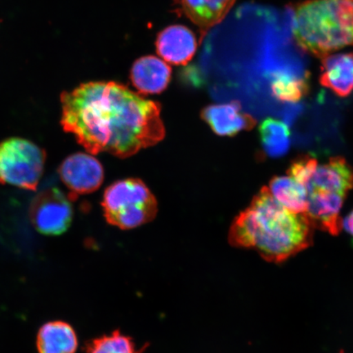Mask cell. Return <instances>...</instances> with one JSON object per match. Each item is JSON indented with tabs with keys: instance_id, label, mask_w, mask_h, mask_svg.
Listing matches in <instances>:
<instances>
[{
	"instance_id": "1",
	"label": "cell",
	"mask_w": 353,
	"mask_h": 353,
	"mask_svg": "<svg viewBox=\"0 0 353 353\" xmlns=\"http://www.w3.org/2000/svg\"><path fill=\"white\" fill-rule=\"evenodd\" d=\"M61 125L88 153L126 158L164 139L161 105L116 82H90L61 95Z\"/></svg>"
},
{
	"instance_id": "20",
	"label": "cell",
	"mask_w": 353,
	"mask_h": 353,
	"mask_svg": "<svg viewBox=\"0 0 353 353\" xmlns=\"http://www.w3.org/2000/svg\"><path fill=\"white\" fill-rule=\"evenodd\" d=\"M319 167L316 158L310 156L300 157L292 162L288 172L289 176L307 188Z\"/></svg>"
},
{
	"instance_id": "18",
	"label": "cell",
	"mask_w": 353,
	"mask_h": 353,
	"mask_svg": "<svg viewBox=\"0 0 353 353\" xmlns=\"http://www.w3.org/2000/svg\"><path fill=\"white\" fill-rule=\"evenodd\" d=\"M307 79L286 72L273 74L271 88L275 98L286 103H297L307 92Z\"/></svg>"
},
{
	"instance_id": "16",
	"label": "cell",
	"mask_w": 353,
	"mask_h": 353,
	"mask_svg": "<svg viewBox=\"0 0 353 353\" xmlns=\"http://www.w3.org/2000/svg\"><path fill=\"white\" fill-rule=\"evenodd\" d=\"M269 191L275 200L287 210L294 214H305L308 205V191L290 176H275L269 183Z\"/></svg>"
},
{
	"instance_id": "3",
	"label": "cell",
	"mask_w": 353,
	"mask_h": 353,
	"mask_svg": "<svg viewBox=\"0 0 353 353\" xmlns=\"http://www.w3.org/2000/svg\"><path fill=\"white\" fill-rule=\"evenodd\" d=\"M292 32L303 52L321 59L353 46V0H306L298 4Z\"/></svg>"
},
{
	"instance_id": "19",
	"label": "cell",
	"mask_w": 353,
	"mask_h": 353,
	"mask_svg": "<svg viewBox=\"0 0 353 353\" xmlns=\"http://www.w3.org/2000/svg\"><path fill=\"white\" fill-rule=\"evenodd\" d=\"M132 338L120 330L92 339L87 343L85 353H143Z\"/></svg>"
},
{
	"instance_id": "9",
	"label": "cell",
	"mask_w": 353,
	"mask_h": 353,
	"mask_svg": "<svg viewBox=\"0 0 353 353\" xmlns=\"http://www.w3.org/2000/svg\"><path fill=\"white\" fill-rule=\"evenodd\" d=\"M202 117L211 129L220 136H234L241 131L252 129L254 119L243 112L237 101L211 105L203 110Z\"/></svg>"
},
{
	"instance_id": "21",
	"label": "cell",
	"mask_w": 353,
	"mask_h": 353,
	"mask_svg": "<svg viewBox=\"0 0 353 353\" xmlns=\"http://www.w3.org/2000/svg\"><path fill=\"white\" fill-rule=\"evenodd\" d=\"M342 227L353 237V210L343 219Z\"/></svg>"
},
{
	"instance_id": "6",
	"label": "cell",
	"mask_w": 353,
	"mask_h": 353,
	"mask_svg": "<svg viewBox=\"0 0 353 353\" xmlns=\"http://www.w3.org/2000/svg\"><path fill=\"white\" fill-rule=\"evenodd\" d=\"M72 200L56 188L44 190L34 198L30 208L34 228L43 235L59 236L72 224Z\"/></svg>"
},
{
	"instance_id": "15",
	"label": "cell",
	"mask_w": 353,
	"mask_h": 353,
	"mask_svg": "<svg viewBox=\"0 0 353 353\" xmlns=\"http://www.w3.org/2000/svg\"><path fill=\"white\" fill-rule=\"evenodd\" d=\"M39 353H76L78 338L72 326L65 321L47 322L37 334Z\"/></svg>"
},
{
	"instance_id": "8",
	"label": "cell",
	"mask_w": 353,
	"mask_h": 353,
	"mask_svg": "<svg viewBox=\"0 0 353 353\" xmlns=\"http://www.w3.org/2000/svg\"><path fill=\"white\" fill-rule=\"evenodd\" d=\"M344 198L341 194L319 190L308 192L305 214L313 228L338 236L343 229L341 211Z\"/></svg>"
},
{
	"instance_id": "10",
	"label": "cell",
	"mask_w": 353,
	"mask_h": 353,
	"mask_svg": "<svg viewBox=\"0 0 353 353\" xmlns=\"http://www.w3.org/2000/svg\"><path fill=\"white\" fill-rule=\"evenodd\" d=\"M195 35L183 26H171L159 34L157 50L162 59L174 65H185L195 55Z\"/></svg>"
},
{
	"instance_id": "4",
	"label": "cell",
	"mask_w": 353,
	"mask_h": 353,
	"mask_svg": "<svg viewBox=\"0 0 353 353\" xmlns=\"http://www.w3.org/2000/svg\"><path fill=\"white\" fill-rule=\"evenodd\" d=\"M101 205L110 224L123 230L149 223L157 213L156 198L142 181L128 179L105 190Z\"/></svg>"
},
{
	"instance_id": "12",
	"label": "cell",
	"mask_w": 353,
	"mask_h": 353,
	"mask_svg": "<svg viewBox=\"0 0 353 353\" xmlns=\"http://www.w3.org/2000/svg\"><path fill=\"white\" fill-rule=\"evenodd\" d=\"M320 83L341 98L353 92V52L332 54L321 59Z\"/></svg>"
},
{
	"instance_id": "7",
	"label": "cell",
	"mask_w": 353,
	"mask_h": 353,
	"mask_svg": "<svg viewBox=\"0 0 353 353\" xmlns=\"http://www.w3.org/2000/svg\"><path fill=\"white\" fill-rule=\"evenodd\" d=\"M59 173L65 186L69 190L70 200L98 190L103 184L104 170L101 163L91 154L76 153L65 159Z\"/></svg>"
},
{
	"instance_id": "13",
	"label": "cell",
	"mask_w": 353,
	"mask_h": 353,
	"mask_svg": "<svg viewBox=\"0 0 353 353\" xmlns=\"http://www.w3.org/2000/svg\"><path fill=\"white\" fill-rule=\"evenodd\" d=\"M170 66L158 57L148 56L136 61L131 70V81L145 94L164 91L170 81Z\"/></svg>"
},
{
	"instance_id": "17",
	"label": "cell",
	"mask_w": 353,
	"mask_h": 353,
	"mask_svg": "<svg viewBox=\"0 0 353 353\" xmlns=\"http://www.w3.org/2000/svg\"><path fill=\"white\" fill-rule=\"evenodd\" d=\"M263 151L268 157L285 156L290 148V132L288 125L276 119L268 118L259 128Z\"/></svg>"
},
{
	"instance_id": "11",
	"label": "cell",
	"mask_w": 353,
	"mask_h": 353,
	"mask_svg": "<svg viewBox=\"0 0 353 353\" xmlns=\"http://www.w3.org/2000/svg\"><path fill=\"white\" fill-rule=\"evenodd\" d=\"M308 192L325 191L346 197L353 190V167L343 157H334L317 167L307 187Z\"/></svg>"
},
{
	"instance_id": "14",
	"label": "cell",
	"mask_w": 353,
	"mask_h": 353,
	"mask_svg": "<svg viewBox=\"0 0 353 353\" xmlns=\"http://www.w3.org/2000/svg\"><path fill=\"white\" fill-rule=\"evenodd\" d=\"M236 0H181L183 14L196 25L201 39L209 30L220 23Z\"/></svg>"
},
{
	"instance_id": "5",
	"label": "cell",
	"mask_w": 353,
	"mask_h": 353,
	"mask_svg": "<svg viewBox=\"0 0 353 353\" xmlns=\"http://www.w3.org/2000/svg\"><path fill=\"white\" fill-rule=\"evenodd\" d=\"M46 153L37 144L21 138L0 142V184L29 191L37 189L43 173Z\"/></svg>"
},
{
	"instance_id": "2",
	"label": "cell",
	"mask_w": 353,
	"mask_h": 353,
	"mask_svg": "<svg viewBox=\"0 0 353 353\" xmlns=\"http://www.w3.org/2000/svg\"><path fill=\"white\" fill-rule=\"evenodd\" d=\"M313 228L305 214L287 210L263 188L234 221L229 242L255 250L268 262L282 263L312 245Z\"/></svg>"
}]
</instances>
